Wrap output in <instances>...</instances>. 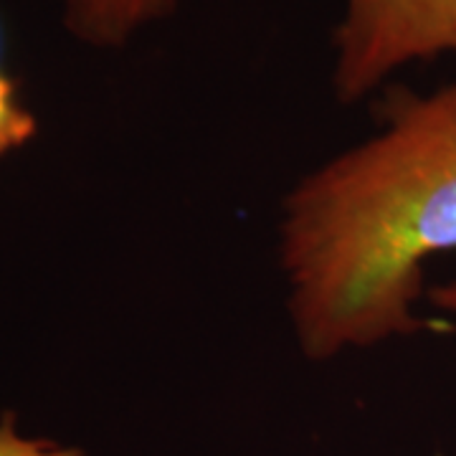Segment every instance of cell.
<instances>
[{"label":"cell","mask_w":456,"mask_h":456,"mask_svg":"<svg viewBox=\"0 0 456 456\" xmlns=\"http://www.w3.org/2000/svg\"><path fill=\"white\" fill-rule=\"evenodd\" d=\"M456 251V79L393 89L380 127L284 198L279 264L305 358L406 338L428 259Z\"/></svg>","instance_id":"6da1fadb"},{"label":"cell","mask_w":456,"mask_h":456,"mask_svg":"<svg viewBox=\"0 0 456 456\" xmlns=\"http://www.w3.org/2000/svg\"><path fill=\"white\" fill-rule=\"evenodd\" d=\"M456 53V0H345L332 89L355 104L398 69Z\"/></svg>","instance_id":"7a4b0ae2"},{"label":"cell","mask_w":456,"mask_h":456,"mask_svg":"<svg viewBox=\"0 0 456 456\" xmlns=\"http://www.w3.org/2000/svg\"><path fill=\"white\" fill-rule=\"evenodd\" d=\"M173 8L175 0H64V23L84 44L112 49Z\"/></svg>","instance_id":"3957f363"},{"label":"cell","mask_w":456,"mask_h":456,"mask_svg":"<svg viewBox=\"0 0 456 456\" xmlns=\"http://www.w3.org/2000/svg\"><path fill=\"white\" fill-rule=\"evenodd\" d=\"M36 134V117L18 99L16 82L0 71V158L23 147Z\"/></svg>","instance_id":"277c9868"},{"label":"cell","mask_w":456,"mask_h":456,"mask_svg":"<svg viewBox=\"0 0 456 456\" xmlns=\"http://www.w3.org/2000/svg\"><path fill=\"white\" fill-rule=\"evenodd\" d=\"M0 456H84L77 446H64L49 439H31L16 428V416H0Z\"/></svg>","instance_id":"5b68a950"},{"label":"cell","mask_w":456,"mask_h":456,"mask_svg":"<svg viewBox=\"0 0 456 456\" xmlns=\"http://www.w3.org/2000/svg\"><path fill=\"white\" fill-rule=\"evenodd\" d=\"M428 302L436 307L444 314H454L456 317V279L454 281H444V284H436L434 289L426 292Z\"/></svg>","instance_id":"8992f818"}]
</instances>
